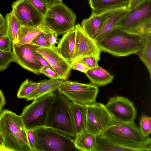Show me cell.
<instances>
[{
	"label": "cell",
	"mask_w": 151,
	"mask_h": 151,
	"mask_svg": "<svg viewBox=\"0 0 151 151\" xmlns=\"http://www.w3.org/2000/svg\"><path fill=\"white\" fill-rule=\"evenodd\" d=\"M46 27L42 25L33 27L21 26L19 30L16 43L20 44H30L40 34L43 32Z\"/></svg>",
	"instance_id": "cell-22"
},
{
	"label": "cell",
	"mask_w": 151,
	"mask_h": 151,
	"mask_svg": "<svg viewBox=\"0 0 151 151\" xmlns=\"http://www.w3.org/2000/svg\"><path fill=\"white\" fill-rule=\"evenodd\" d=\"M58 90L72 102L82 106L96 101L99 91L98 87L91 83H83L65 80Z\"/></svg>",
	"instance_id": "cell-8"
},
{
	"label": "cell",
	"mask_w": 151,
	"mask_h": 151,
	"mask_svg": "<svg viewBox=\"0 0 151 151\" xmlns=\"http://www.w3.org/2000/svg\"><path fill=\"white\" fill-rule=\"evenodd\" d=\"M82 63L88 67L90 69L96 68L99 66L98 61L92 57H86L81 58L76 61Z\"/></svg>",
	"instance_id": "cell-35"
},
{
	"label": "cell",
	"mask_w": 151,
	"mask_h": 151,
	"mask_svg": "<svg viewBox=\"0 0 151 151\" xmlns=\"http://www.w3.org/2000/svg\"><path fill=\"white\" fill-rule=\"evenodd\" d=\"M63 81L61 80L51 79L41 81L36 88L25 99L27 101L34 100L54 92L58 90Z\"/></svg>",
	"instance_id": "cell-19"
},
{
	"label": "cell",
	"mask_w": 151,
	"mask_h": 151,
	"mask_svg": "<svg viewBox=\"0 0 151 151\" xmlns=\"http://www.w3.org/2000/svg\"><path fill=\"white\" fill-rule=\"evenodd\" d=\"M105 106L116 122H131L136 118V110L133 103L124 96H116L111 97Z\"/></svg>",
	"instance_id": "cell-10"
},
{
	"label": "cell",
	"mask_w": 151,
	"mask_h": 151,
	"mask_svg": "<svg viewBox=\"0 0 151 151\" xmlns=\"http://www.w3.org/2000/svg\"><path fill=\"white\" fill-rule=\"evenodd\" d=\"M85 74L91 83L98 87L111 83L114 77V75L99 65L90 69Z\"/></svg>",
	"instance_id": "cell-21"
},
{
	"label": "cell",
	"mask_w": 151,
	"mask_h": 151,
	"mask_svg": "<svg viewBox=\"0 0 151 151\" xmlns=\"http://www.w3.org/2000/svg\"><path fill=\"white\" fill-rule=\"evenodd\" d=\"M40 82H35L26 79L21 85L17 96L20 99H25L38 87Z\"/></svg>",
	"instance_id": "cell-28"
},
{
	"label": "cell",
	"mask_w": 151,
	"mask_h": 151,
	"mask_svg": "<svg viewBox=\"0 0 151 151\" xmlns=\"http://www.w3.org/2000/svg\"><path fill=\"white\" fill-rule=\"evenodd\" d=\"M37 50L47 60L61 80L65 81L68 78L72 69L71 64L59 53L56 46L50 47L37 46Z\"/></svg>",
	"instance_id": "cell-15"
},
{
	"label": "cell",
	"mask_w": 151,
	"mask_h": 151,
	"mask_svg": "<svg viewBox=\"0 0 151 151\" xmlns=\"http://www.w3.org/2000/svg\"><path fill=\"white\" fill-rule=\"evenodd\" d=\"M96 136L86 130L76 135L74 139L76 147L79 151H93Z\"/></svg>",
	"instance_id": "cell-24"
},
{
	"label": "cell",
	"mask_w": 151,
	"mask_h": 151,
	"mask_svg": "<svg viewBox=\"0 0 151 151\" xmlns=\"http://www.w3.org/2000/svg\"><path fill=\"white\" fill-rule=\"evenodd\" d=\"M128 11L126 8L110 10L101 14V24L96 37L97 43L114 27Z\"/></svg>",
	"instance_id": "cell-16"
},
{
	"label": "cell",
	"mask_w": 151,
	"mask_h": 151,
	"mask_svg": "<svg viewBox=\"0 0 151 151\" xmlns=\"http://www.w3.org/2000/svg\"><path fill=\"white\" fill-rule=\"evenodd\" d=\"M5 18L7 26V36L12 42L16 43L21 26L19 21L12 10L7 13Z\"/></svg>",
	"instance_id": "cell-25"
},
{
	"label": "cell",
	"mask_w": 151,
	"mask_h": 151,
	"mask_svg": "<svg viewBox=\"0 0 151 151\" xmlns=\"http://www.w3.org/2000/svg\"><path fill=\"white\" fill-rule=\"evenodd\" d=\"M37 47L31 44L21 45L12 42L15 62L24 69L39 75L41 74L40 70L43 66L34 57Z\"/></svg>",
	"instance_id": "cell-13"
},
{
	"label": "cell",
	"mask_w": 151,
	"mask_h": 151,
	"mask_svg": "<svg viewBox=\"0 0 151 151\" xmlns=\"http://www.w3.org/2000/svg\"><path fill=\"white\" fill-rule=\"evenodd\" d=\"M36 151H78L74 139L52 128L43 127L34 130Z\"/></svg>",
	"instance_id": "cell-5"
},
{
	"label": "cell",
	"mask_w": 151,
	"mask_h": 151,
	"mask_svg": "<svg viewBox=\"0 0 151 151\" xmlns=\"http://www.w3.org/2000/svg\"><path fill=\"white\" fill-rule=\"evenodd\" d=\"M139 130L145 137H148L151 132V118L142 114L139 120Z\"/></svg>",
	"instance_id": "cell-29"
},
{
	"label": "cell",
	"mask_w": 151,
	"mask_h": 151,
	"mask_svg": "<svg viewBox=\"0 0 151 151\" xmlns=\"http://www.w3.org/2000/svg\"><path fill=\"white\" fill-rule=\"evenodd\" d=\"M55 97L53 92L33 100L25 106L20 115L27 130L45 127L50 107Z\"/></svg>",
	"instance_id": "cell-6"
},
{
	"label": "cell",
	"mask_w": 151,
	"mask_h": 151,
	"mask_svg": "<svg viewBox=\"0 0 151 151\" xmlns=\"http://www.w3.org/2000/svg\"><path fill=\"white\" fill-rule=\"evenodd\" d=\"M32 5L40 13L44 15L49 6L43 0H28Z\"/></svg>",
	"instance_id": "cell-32"
},
{
	"label": "cell",
	"mask_w": 151,
	"mask_h": 151,
	"mask_svg": "<svg viewBox=\"0 0 151 151\" xmlns=\"http://www.w3.org/2000/svg\"><path fill=\"white\" fill-rule=\"evenodd\" d=\"M47 35L50 43L52 47L55 46L58 44L57 36L58 35L55 32L48 29Z\"/></svg>",
	"instance_id": "cell-40"
},
{
	"label": "cell",
	"mask_w": 151,
	"mask_h": 151,
	"mask_svg": "<svg viewBox=\"0 0 151 151\" xmlns=\"http://www.w3.org/2000/svg\"><path fill=\"white\" fill-rule=\"evenodd\" d=\"M1 14L0 13V14Z\"/></svg>",
	"instance_id": "cell-46"
},
{
	"label": "cell",
	"mask_w": 151,
	"mask_h": 151,
	"mask_svg": "<svg viewBox=\"0 0 151 151\" xmlns=\"http://www.w3.org/2000/svg\"><path fill=\"white\" fill-rule=\"evenodd\" d=\"M86 130L95 135L101 134L116 122L111 117L105 105L96 101L87 105Z\"/></svg>",
	"instance_id": "cell-9"
},
{
	"label": "cell",
	"mask_w": 151,
	"mask_h": 151,
	"mask_svg": "<svg viewBox=\"0 0 151 151\" xmlns=\"http://www.w3.org/2000/svg\"><path fill=\"white\" fill-rule=\"evenodd\" d=\"M129 151L117 145L101 135L96 136V143L93 151Z\"/></svg>",
	"instance_id": "cell-27"
},
{
	"label": "cell",
	"mask_w": 151,
	"mask_h": 151,
	"mask_svg": "<svg viewBox=\"0 0 151 151\" xmlns=\"http://www.w3.org/2000/svg\"><path fill=\"white\" fill-rule=\"evenodd\" d=\"M144 42V36L115 27L98 44L101 51L116 57H124L136 54Z\"/></svg>",
	"instance_id": "cell-1"
},
{
	"label": "cell",
	"mask_w": 151,
	"mask_h": 151,
	"mask_svg": "<svg viewBox=\"0 0 151 151\" xmlns=\"http://www.w3.org/2000/svg\"><path fill=\"white\" fill-rule=\"evenodd\" d=\"M70 109L72 120L76 135L86 131V106L72 102Z\"/></svg>",
	"instance_id": "cell-20"
},
{
	"label": "cell",
	"mask_w": 151,
	"mask_h": 151,
	"mask_svg": "<svg viewBox=\"0 0 151 151\" xmlns=\"http://www.w3.org/2000/svg\"><path fill=\"white\" fill-rule=\"evenodd\" d=\"M2 145V141H1V135L0 134V147Z\"/></svg>",
	"instance_id": "cell-45"
},
{
	"label": "cell",
	"mask_w": 151,
	"mask_h": 151,
	"mask_svg": "<svg viewBox=\"0 0 151 151\" xmlns=\"http://www.w3.org/2000/svg\"><path fill=\"white\" fill-rule=\"evenodd\" d=\"M0 134L2 145L8 151H32L20 116L3 110L0 115Z\"/></svg>",
	"instance_id": "cell-2"
},
{
	"label": "cell",
	"mask_w": 151,
	"mask_h": 151,
	"mask_svg": "<svg viewBox=\"0 0 151 151\" xmlns=\"http://www.w3.org/2000/svg\"><path fill=\"white\" fill-rule=\"evenodd\" d=\"M50 107L45 127L50 128L74 139L76 134L71 113L72 102L58 90Z\"/></svg>",
	"instance_id": "cell-4"
},
{
	"label": "cell",
	"mask_w": 151,
	"mask_h": 151,
	"mask_svg": "<svg viewBox=\"0 0 151 151\" xmlns=\"http://www.w3.org/2000/svg\"><path fill=\"white\" fill-rule=\"evenodd\" d=\"M100 15L92 12L88 18L82 21L81 26L85 32L96 40L101 24Z\"/></svg>",
	"instance_id": "cell-23"
},
{
	"label": "cell",
	"mask_w": 151,
	"mask_h": 151,
	"mask_svg": "<svg viewBox=\"0 0 151 151\" xmlns=\"http://www.w3.org/2000/svg\"><path fill=\"white\" fill-rule=\"evenodd\" d=\"M136 32L143 36L151 33V19L143 23Z\"/></svg>",
	"instance_id": "cell-36"
},
{
	"label": "cell",
	"mask_w": 151,
	"mask_h": 151,
	"mask_svg": "<svg viewBox=\"0 0 151 151\" xmlns=\"http://www.w3.org/2000/svg\"><path fill=\"white\" fill-rule=\"evenodd\" d=\"M15 59L12 51H6L0 50V72L5 70Z\"/></svg>",
	"instance_id": "cell-30"
},
{
	"label": "cell",
	"mask_w": 151,
	"mask_h": 151,
	"mask_svg": "<svg viewBox=\"0 0 151 151\" xmlns=\"http://www.w3.org/2000/svg\"><path fill=\"white\" fill-rule=\"evenodd\" d=\"M92 12L100 14L110 10L128 9L129 0H88Z\"/></svg>",
	"instance_id": "cell-18"
},
{
	"label": "cell",
	"mask_w": 151,
	"mask_h": 151,
	"mask_svg": "<svg viewBox=\"0 0 151 151\" xmlns=\"http://www.w3.org/2000/svg\"><path fill=\"white\" fill-rule=\"evenodd\" d=\"M76 37L75 52L72 61L86 57H92L98 61L101 52L96 41L89 37L82 29L81 24L75 26Z\"/></svg>",
	"instance_id": "cell-12"
},
{
	"label": "cell",
	"mask_w": 151,
	"mask_h": 151,
	"mask_svg": "<svg viewBox=\"0 0 151 151\" xmlns=\"http://www.w3.org/2000/svg\"><path fill=\"white\" fill-rule=\"evenodd\" d=\"M28 142L32 151H36L35 141L34 130H27Z\"/></svg>",
	"instance_id": "cell-38"
},
{
	"label": "cell",
	"mask_w": 151,
	"mask_h": 151,
	"mask_svg": "<svg viewBox=\"0 0 151 151\" xmlns=\"http://www.w3.org/2000/svg\"><path fill=\"white\" fill-rule=\"evenodd\" d=\"M48 30V29L46 27L45 30L40 34L30 44L39 47H51L52 46L50 43L47 35Z\"/></svg>",
	"instance_id": "cell-31"
},
{
	"label": "cell",
	"mask_w": 151,
	"mask_h": 151,
	"mask_svg": "<svg viewBox=\"0 0 151 151\" xmlns=\"http://www.w3.org/2000/svg\"><path fill=\"white\" fill-rule=\"evenodd\" d=\"M144 0H129V10H132L135 8L141 3Z\"/></svg>",
	"instance_id": "cell-42"
},
{
	"label": "cell",
	"mask_w": 151,
	"mask_h": 151,
	"mask_svg": "<svg viewBox=\"0 0 151 151\" xmlns=\"http://www.w3.org/2000/svg\"><path fill=\"white\" fill-rule=\"evenodd\" d=\"M151 19V0H144L135 8L129 10L116 27L136 32L145 22Z\"/></svg>",
	"instance_id": "cell-11"
},
{
	"label": "cell",
	"mask_w": 151,
	"mask_h": 151,
	"mask_svg": "<svg viewBox=\"0 0 151 151\" xmlns=\"http://www.w3.org/2000/svg\"><path fill=\"white\" fill-rule=\"evenodd\" d=\"M12 41L7 36H0V50L9 52L11 51Z\"/></svg>",
	"instance_id": "cell-34"
},
{
	"label": "cell",
	"mask_w": 151,
	"mask_h": 151,
	"mask_svg": "<svg viewBox=\"0 0 151 151\" xmlns=\"http://www.w3.org/2000/svg\"><path fill=\"white\" fill-rule=\"evenodd\" d=\"M76 37L75 27L63 35L56 46L59 53L70 63L73 61L75 49Z\"/></svg>",
	"instance_id": "cell-17"
},
{
	"label": "cell",
	"mask_w": 151,
	"mask_h": 151,
	"mask_svg": "<svg viewBox=\"0 0 151 151\" xmlns=\"http://www.w3.org/2000/svg\"><path fill=\"white\" fill-rule=\"evenodd\" d=\"M76 18L74 12L62 2L49 6L42 24L58 35H63L75 27Z\"/></svg>",
	"instance_id": "cell-7"
},
{
	"label": "cell",
	"mask_w": 151,
	"mask_h": 151,
	"mask_svg": "<svg viewBox=\"0 0 151 151\" xmlns=\"http://www.w3.org/2000/svg\"><path fill=\"white\" fill-rule=\"evenodd\" d=\"M49 6L62 2L63 0H43Z\"/></svg>",
	"instance_id": "cell-44"
},
{
	"label": "cell",
	"mask_w": 151,
	"mask_h": 151,
	"mask_svg": "<svg viewBox=\"0 0 151 151\" xmlns=\"http://www.w3.org/2000/svg\"><path fill=\"white\" fill-rule=\"evenodd\" d=\"M40 73L48 77L50 79L61 80L60 77L55 70L50 66L42 67Z\"/></svg>",
	"instance_id": "cell-33"
},
{
	"label": "cell",
	"mask_w": 151,
	"mask_h": 151,
	"mask_svg": "<svg viewBox=\"0 0 151 151\" xmlns=\"http://www.w3.org/2000/svg\"><path fill=\"white\" fill-rule=\"evenodd\" d=\"M34 57L35 60L43 67L50 65L47 60L37 50L34 53Z\"/></svg>",
	"instance_id": "cell-39"
},
{
	"label": "cell",
	"mask_w": 151,
	"mask_h": 151,
	"mask_svg": "<svg viewBox=\"0 0 151 151\" xmlns=\"http://www.w3.org/2000/svg\"><path fill=\"white\" fill-rule=\"evenodd\" d=\"M12 7L21 26L33 27L42 24L44 15L28 0H17L13 2Z\"/></svg>",
	"instance_id": "cell-14"
},
{
	"label": "cell",
	"mask_w": 151,
	"mask_h": 151,
	"mask_svg": "<svg viewBox=\"0 0 151 151\" xmlns=\"http://www.w3.org/2000/svg\"><path fill=\"white\" fill-rule=\"evenodd\" d=\"M145 42L141 49L137 53L147 68L151 78V33L144 35Z\"/></svg>",
	"instance_id": "cell-26"
},
{
	"label": "cell",
	"mask_w": 151,
	"mask_h": 151,
	"mask_svg": "<svg viewBox=\"0 0 151 151\" xmlns=\"http://www.w3.org/2000/svg\"><path fill=\"white\" fill-rule=\"evenodd\" d=\"M70 64L72 69L85 73L90 69L84 64L78 61H72Z\"/></svg>",
	"instance_id": "cell-37"
},
{
	"label": "cell",
	"mask_w": 151,
	"mask_h": 151,
	"mask_svg": "<svg viewBox=\"0 0 151 151\" xmlns=\"http://www.w3.org/2000/svg\"><path fill=\"white\" fill-rule=\"evenodd\" d=\"M6 105L5 97L3 93L0 89V115Z\"/></svg>",
	"instance_id": "cell-43"
},
{
	"label": "cell",
	"mask_w": 151,
	"mask_h": 151,
	"mask_svg": "<svg viewBox=\"0 0 151 151\" xmlns=\"http://www.w3.org/2000/svg\"><path fill=\"white\" fill-rule=\"evenodd\" d=\"M100 135L129 151L151 150V138L144 137L134 122H116Z\"/></svg>",
	"instance_id": "cell-3"
},
{
	"label": "cell",
	"mask_w": 151,
	"mask_h": 151,
	"mask_svg": "<svg viewBox=\"0 0 151 151\" xmlns=\"http://www.w3.org/2000/svg\"><path fill=\"white\" fill-rule=\"evenodd\" d=\"M7 36V26L5 18L0 14V36Z\"/></svg>",
	"instance_id": "cell-41"
}]
</instances>
